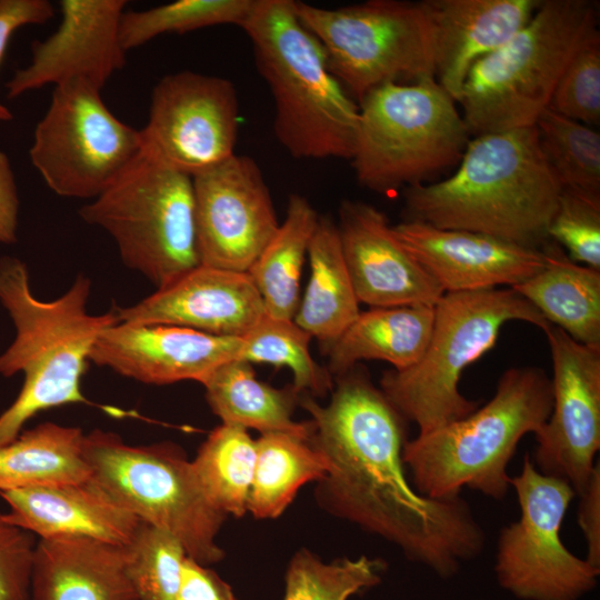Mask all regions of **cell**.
<instances>
[{
  "mask_svg": "<svg viewBox=\"0 0 600 600\" xmlns=\"http://www.w3.org/2000/svg\"><path fill=\"white\" fill-rule=\"evenodd\" d=\"M327 406L309 396L299 404L313 423L310 443L329 464L319 481L320 506L396 544L408 560L438 577H454L480 556L486 533L461 497L429 498L409 484L402 451L406 418L364 371L338 377Z\"/></svg>",
  "mask_w": 600,
  "mask_h": 600,
  "instance_id": "obj_1",
  "label": "cell"
},
{
  "mask_svg": "<svg viewBox=\"0 0 600 600\" xmlns=\"http://www.w3.org/2000/svg\"><path fill=\"white\" fill-rule=\"evenodd\" d=\"M562 189L534 126L476 136L448 178L406 188L408 220L540 249Z\"/></svg>",
  "mask_w": 600,
  "mask_h": 600,
  "instance_id": "obj_2",
  "label": "cell"
},
{
  "mask_svg": "<svg viewBox=\"0 0 600 600\" xmlns=\"http://www.w3.org/2000/svg\"><path fill=\"white\" fill-rule=\"evenodd\" d=\"M91 282L79 276L59 298L43 301L30 288L26 264L0 259V302L16 327V338L0 356V374L18 372L24 382L0 414V447L14 440L37 413L84 402L80 381L99 336L119 322L114 310L93 316L87 310Z\"/></svg>",
  "mask_w": 600,
  "mask_h": 600,
  "instance_id": "obj_3",
  "label": "cell"
},
{
  "mask_svg": "<svg viewBox=\"0 0 600 600\" xmlns=\"http://www.w3.org/2000/svg\"><path fill=\"white\" fill-rule=\"evenodd\" d=\"M276 108L273 131L298 159L350 160L359 104L330 71L317 38L301 23L293 0H254L240 24Z\"/></svg>",
  "mask_w": 600,
  "mask_h": 600,
  "instance_id": "obj_4",
  "label": "cell"
},
{
  "mask_svg": "<svg viewBox=\"0 0 600 600\" xmlns=\"http://www.w3.org/2000/svg\"><path fill=\"white\" fill-rule=\"evenodd\" d=\"M552 400L551 379L543 369L506 370L483 407L406 442L402 459L414 489L438 499L469 488L502 500L511 488L508 466L517 447L526 434L542 428Z\"/></svg>",
  "mask_w": 600,
  "mask_h": 600,
  "instance_id": "obj_5",
  "label": "cell"
},
{
  "mask_svg": "<svg viewBox=\"0 0 600 600\" xmlns=\"http://www.w3.org/2000/svg\"><path fill=\"white\" fill-rule=\"evenodd\" d=\"M597 24L592 1L541 0L524 27L468 72L458 103L470 136L534 126Z\"/></svg>",
  "mask_w": 600,
  "mask_h": 600,
  "instance_id": "obj_6",
  "label": "cell"
},
{
  "mask_svg": "<svg viewBox=\"0 0 600 600\" xmlns=\"http://www.w3.org/2000/svg\"><path fill=\"white\" fill-rule=\"evenodd\" d=\"M431 337L421 359L387 371L380 387L392 406L427 433L472 413L478 402L459 391L463 370L490 350L509 321L541 330L550 323L513 289L448 292L433 306Z\"/></svg>",
  "mask_w": 600,
  "mask_h": 600,
  "instance_id": "obj_7",
  "label": "cell"
},
{
  "mask_svg": "<svg viewBox=\"0 0 600 600\" xmlns=\"http://www.w3.org/2000/svg\"><path fill=\"white\" fill-rule=\"evenodd\" d=\"M358 104L350 160L358 182L379 193L423 184L458 164L471 137L457 102L433 78L383 84Z\"/></svg>",
  "mask_w": 600,
  "mask_h": 600,
  "instance_id": "obj_8",
  "label": "cell"
},
{
  "mask_svg": "<svg viewBox=\"0 0 600 600\" xmlns=\"http://www.w3.org/2000/svg\"><path fill=\"white\" fill-rule=\"evenodd\" d=\"M79 214L104 229L123 263L157 289L200 264L192 177L142 151Z\"/></svg>",
  "mask_w": 600,
  "mask_h": 600,
  "instance_id": "obj_9",
  "label": "cell"
},
{
  "mask_svg": "<svg viewBox=\"0 0 600 600\" xmlns=\"http://www.w3.org/2000/svg\"><path fill=\"white\" fill-rule=\"evenodd\" d=\"M82 451L92 479L141 521L170 532L203 566L222 560L216 539L227 516L209 501L178 446H129L96 429L84 434Z\"/></svg>",
  "mask_w": 600,
  "mask_h": 600,
  "instance_id": "obj_10",
  "label": "cell"
},
{
  "mask_svg": "<svg viewBox=\"0 0 600 600\" xmlns=\"http://www.w3.org/2000/svg\"><path fill=\"white\" fill-rule=\"evenodd\" d=\"M333 76L358 103L387 83L434 79L432 31L422 1L369 0L326 9L294 1Z\"/></svg>",
  "mask_w": 600,
  "mask_h": 600,
  "instance_id": "obj_11",
  "label": "cell"
},
{
  "mask_svg": "<svg viewBox=\"0 0 600 600\" xmlns=\"http://www.w3.org/2000/svg\"><path fill=\"white\" fill-rule=\"evenodd\" d=\"M86 80L54 87L29 154L58 196L97 198L141 153L140 131L118 119Z\"/></svg>",
  "mask_w": 600,
  "mask_h": 600,
  "instance_id": "obj_12",
  "label": "cell"
},
{
  "mask_svg": "<svg viewBox=\"0 0 600 600\" xmlns=\"http://www.w3.org/2000/svg\"><path fill=\"white\" fill-rule=\"evenodd\" d=\"M511 488L520 518L503 527L497 540L499 586L520 600H580L597 587L600 570L574 556L561 539L573 488L541 473L529 454L520 473L511 477Z\"/></svg>",
  "mask_w": 600,
  "mask_h": 600,
  "instance_id": "obj_13",
  "label": "cell"
},
{
  "mask_svg": "<svg viewBox=\"0 0 600 600\" xmlns=\"http://www.w3.org/2000/svg\"><path fill=\"white\" fill-rule=\"evenodd\" d=\"M147 157L193 177L233 156L239 101L233 83L193 71L164 76L139 130Z\"/></svg>",
  "mask_w": 600,
  "mask_h": 600,
  "instance_id": "obj_14",
  "label": "cell"
},
{
  "mask_svg": "<svg viewBox=\"0 0 600 600\" xmlns=\"http://www.w3.org/2000/svg\"><path fill=\"white\" fill-rule=\"evenodd\" d=\"M543 332L552 360V409L534 434L532 456L546 476L568 482L579 494L588 484L600 449V347L580 343L560 328Z\"/></svg>",
  "mask_w": 600,
  "mask_h": 600,
  "instance_id": "obj_15",
  "label": "cell"
},
{
  "mask_svg": "<svg viewBox=\"0 0 600 600\" xmlns=\"http://www.w3.org/2000/svg\"><path fill=\"white\" fill-rule=\"evenodd\" d=\"M192 182L200 264L248 272L280 226L260 167L234 153Z\"/></svg>",
  "mask_w": 600,
  "mask_h": 600,
  "instance_id": "obj_16",
  "label": "cell"
},
{
  "mask_svg": "<svg viewBox=\"0 0 600 600\" xmlns=\"http://www.w3.org/2000/svg\"><path fill=\"white\" fill-rule=\"evenodd\" d=\"M124 0H62L61 22L42 41L31 44L30 63L17 69L6 83L7 97L17 98L46 84L86 80L102 89L126 63L120 37Z\"/></svg>",
  "mask_w": 600,
  "mask_h": 600,
  "instance_id": "obj_17",
  "label": "cell"
},
{
  "mask_svg": "<svg viewBox=\"0 0 600 600\" xmlns=\"http://www.w3.org/2000/svg\"><path fill=\"white\" fill-rule=\"evenodd\" d=\"M241 338L168 324L118 322L97 339L90 361L149 384L204 381L239 359Z\"/></svg>",
  "mask_w": 600,
  "mask_h": 600,
  "instance_id": "obj_18",
  "label": "cell"
},
{
  "mask_svg": "<svg viewBox=\"0 0 600 600\" xmlns=\"http://www.w3.org/2000/svg\"><path fill=\"white\" fill-rule=\"evenodd\" d=\"M339 216L342 253L359 303L386 308L439 301L443 290L401 246L382 211L344 200Z\"/></svg>",
  "mask_w": 600,
  "mask_h": 600,
  "instance_id": "obj_19",
  "label": "cell"
},
{
  "mask_svg": "<svg viewBox=\"0 0 600 600\" xmlns=\"http://www.w3.org/2000/svg\"><path fill=\"white\" fill-rule=\"evenodd\" d=\"M392 230L444 293L512 288L544 263L541 249L478 232L441 229L414 220L392 226Z\"/></svg>",
  "mask_w": 600,
  "mask_h": 600,
  "instance_id": "obj_20",
  "label": "cell"
},
{
  "mask_svg": "<svg viewBox=\"0 0 600 600\" xmlns=\"http://www.w3.org/2000/svg\"><path fill=\"white\" fill-rule=\"evenodd\" d=\"M113 310L122 323L178 326L236 338L266 314L248 272L202 264L138 303Z\"/></svg>",
  "mask_w": 600,
  "mask_h": 600,
  "instance_id": "obj_21",
  "label": "cell"
},
{
  "mask_svg": "<svg viewBox=\"0 0 600 600\" xmlns=\"http://www.w3.org/2000/svg\"><path fill=\"white\" fill-rule=\"evenodd\" d=\"M432 31L434 79L458 103L471 67L504 44L541 0H424Z\"/></svg>",
  "mask_w": 600,
  "mask_h": 600,
  "instance_id": "obj_22",
  "label": "cell"
},
{
  "mask_svg": "<svg viewBox=\"0 0 600 600\" xmlns=\"http://www.w3.org/2000/svg\"><path fill=\"white\" fill-rule=\"evenodd\" d=\"M10 511L4 519L40 539L86 537L128 546L141 520L91 479L0 492Z\"/></svg>",
  "mask_w": 600,
  "mask_h": 600,
  "instance_id": "obj_23",
  "label": "cell"
},
{
  "mask_svg": "<svg viewBox=\"0 0 600 600\" xmlns=\"http://www.w3.org/2000/svg\"><path fill=\"white\" fill-rule=\"evenodd\" d=\"M31 600H139L127 569L126 546L86 537L40 539Z\"/></svg>",
  "mask_w": 600,
  "mask_h": 600,
  "instance_id": "obj_24",
  "label": "cell"
},
{
  "mask_svg": "<svg viewBox=\"0 0 600 600\" xmlns=\"http://www.w3.org/2000/svg\"><path fill=\"white\" fill-rule=\"evenodd\" d=\"M433 306L370 308L326 346L329 372L344 374L361 360H380L404 370L416 364L429 343Z\"/></svg>",
  "mask_w": 600,
  "mask_h": 600,
  "instance_id": "obj_25",
  "label": "cell"
},
{
  "mask_svg": "<svg viewBox=\"0 0 600 600\" xmlns=\"http://www.w3.org/2000/svg\"><path fill=\"white\" fill-rule=\"evenodd\" d=\"M540 249L541 270L511 289L573 340L600 347V270L572 261L553 241Z\"/></svg>",
  "mask_w": 600,
  "mask_h": 600,
  "instance_id": "obj_26",
  "label": "cell"
},
{
  "mask_svg": "<svg viewBox=\"0 0 600 600\" xmlns=\"http://www.w3.org/2000/svg\"><path fill=\"white\" fill-rule=\"evenodd\" d=\"M203 386L207 401L222 423L303 440H310L313 433L311 420L298 422L292 418L300 391L293 386L277 389L263 383L244 360L222 364Z\"/></svg>",
  "mask_w": 600,
  "mask_h": 600,
  "instance_id": "obj_27",
  "label": "cell"
},
{
  "mask_svg": "<svg viewBox=\"0 0 600 600\" xmlns=\"http://www.w3.org/2000/svg\"><path fill=\"white\" fill-rule=\"evenodd\" d=\"M308 257L310 278L293 320L312 338L328 346L360 313L343 258L339 229L331 219L319 218Z\"/></svg>",
  "mask_w": 600,
  "mask_h": 600,
  "instance_id": "obj_28",
  "label": "cell"
},
{
  "mask_svg": "<svg viewBox=\"0 0 600 600\" xmlns=\"http://www.w3.org/2000/svg\"><path fill=\"white\" fill-rule=\"evenodd\" d=\"M81 429L44 422L0 447V492L91 479Z\"/></svg>",
  "mask_w": 600,
  "mask_h": 600,
  "instance_id": "obj_29",
  "label": "cell"
},
{
  "mask_svg": "<svg viewBox=\"0 0 600 600\" xmlns=\"http://www.w3.org/2000/svg\"><path fill=\"white\" fill-rule=\"evenodd\" d=\"M319 216L304 197H289L287 216L248 270L266 314L293 319L300 302V279Z\"/></svg>",
  "mask_w": 600,
  "mask_h": 600,
  "instance_id": "obj_30",
  "label": "cell"
},
{
  "mask_svg": "<svg viewBox=\"0 0 600 600\" xmlns=\"http://www.w3.org/2000/svg\"><path fill=\"white\" fill-rule=\"evenodd\" d=\"M256 466L248 511L258 519L279 517L300 487L328 472L324 457L310 443L286 433H264L256 440Z\"/></svg>",
  "mask_w": 600,
  "mask_h": 600,
  "instance_id": "obj_31",
  "label": "cell"
},
{
  "mask_svg": "<svg viewBox=\"0 0 600 600\" xmlns=\"http://www.w3.org/2000/svg\"><path fill=\"white\" fill-rule=\"evenodd\" d=\"M256 458V440L247 429L222 423L191 461L204 494L226 516L241 517L248 511Z\"/></svg>",
  "mask_w": 600,
  "mask_h": 600,
  "instance_id": "obj_32",
  "label": "cell"
},
{
  "mask_svg": "<svg viewBox=\"0 0 600 600\" xmlns=\"http://www.w3.org/2000/svg\"><path fill=\"white\" fill-rule=\"evenodd\" d=\"M544 159L561 189L600 200V133L547 108L534 123Z\"/></svg>",
  "mask_w": 600,
  "mask_h": 600,
  "instance_id": "obj_33",
  "label": "cell"
},
{
  "mask_svg": "<svg viewBox=\"0 0 600 600\" xmlns=\"http://www.w3.org/2000/svg\"><path fill=\"white\" fill-rule=\"evenodd\" d=\"M311 339L293 319L264 314L241 338L239 360L287 367L298 391L322 396L332 388L331 373L312 358Z\"/></svg>",
  "mask_w": 600,
  "mask_h": 600,
  "instance_id": "obj_34",
  "label": "cell"
},
{
  "mask_svg": "<svg viewBox=\"0 0 600 600\" xmlns=\"http://www.w3.org/2000/svg\"><path fill=\"white\" fill-rule=\"evenodd\" d=\"M254 0H178L142 11L123 12L119 37L124 51L163 33H186L218 24L240 26Z\"/></svg>",
  "mask_w": 600,
  "mask_h": 600,
  "instance_id": "obj_35",
  "label": "cell"
},
{
  "mask_svg": "<svg viewBox=\"0 0 600 600\" xmlns=\"http://www.w3.org/2000/svg\"><path fill=\"white\" fill-rule=\"evenodd\" d=\"M384 569L382 560L367 556L324 563L300 550L289 563L283 600H348L379 584Z\"/></svg>",
  "mask_w": 600,
  "mask_h": 600,
  "instance_id": "obj_36",
  "label": "cell"
},
{
  "mask_svg": "<svg viewBox=\"0 0 600 600\" xmlns=\"http://www.w3.org/2000/svg\"><path fill=\"white\" fill-rule=\"evenodd\" d=\"M126 549L128 573L139 600H177L187 557L179 540L142 521Z\"/></svg>",
  "mask_w": 600,
  "mask_h": 600,
  "instance_id": "obj_37",
  "label": "cell"
},
{
  "mask_svg": "<svg viewBox=\"0 0 600 600\" xmlns=\"http://www.w3.org/2000/svg\"><path fill=\"white\" fill-rule=\"evenodd\" d=\"M549 109L588 124L600 123V32L592 30L580 44L552 93Z\"/></svg>",
  "mask_w": 600,
  "mask_h": 600,
  "instance_id": "obj_38",
  "label": "cell"
},
{
  "mask_svg": "<svg viewBox=\"0 0 600 600\" xmlns=\"http://www.w3.org/2000/svg\"><path fill=\"white\" fill-rule=\"evenodd\" d=\"M548 238L572 261L600 270V200L562 190Z\"/></svg>",
  "mask_w": 600,
  "mask_h": 600,
  "instance_id": "obj_39",
  "label": "cell"
},
{
  "mask_svg": "<svg viewBox=\"0 0 600 600\" xmlns=\"http://www.w3.org/2000/svg\"><path fill=\"white\" fill-rule=\"evenodd\" d=\"M34 534L0 513V600H31Z\"/></svg>",
  "mask_w": 600,
  "mask_h": 600,
  "instance_id": "obj_40",
  "label": "cell"
},
{
  "mask_svg": "<svg viewBox=\"0 0 600 600\" xmlns=\"http://www.w3.org/2000/svg\"><path fill=\"white\" fill-rule=\"evenodd\" d=\"M52 4L47 0H0V63L12 34L27 24H41L53 17ZM13 118L0 103V121Z\"/></svg>",
  "mask_w": 600,
  "mask_h": 600,
  "instance_id": "obj_41",
  "label": "cell"
},
{
  "mask_svg": "<svg viewBox=\"0 0 600 600\" xmlns=\"http://www.w3.org/2000/svg\"><path fill=\"white\" fill-rule=\"evenodd\" d=\"M177 600H236L231 587L213 570L186 557Z\"/></svg>",
  "mask_w": 600,
  "mask_h": 600,
  "instance_id": "obj_42",
  "label": "cell"
},
{
  "mask_svg": "<svg viewBox=\"0 0 600 600\" xmlns=\"http://www.w3.org/2000/svg\"><path fill=\"white\" fill-rule=\"evenodd\" d=\"M579 497L578 524L587 546L586 560L600 570V463Z\"/></svg>",
  "mask_w": 600,
  "mask_h": 600,
  "instance_id": "obj_43",
  "label": "cell"
},
{
  "mask_svg": "<svg viewBox=\"0 0 600 600\" xmlns=\"http://www.w3.org/2000/svg\"><path fill=\"white\" fill-rule=\"evenodd\" d=\"M19 198L8 156L0 150V242L17 240Z\"/></svg>",
  "mask_w": 600,
  "mask_h": 600,
  "instance_id": "obj_44",
  "label": "cell"
}]
</instances>
